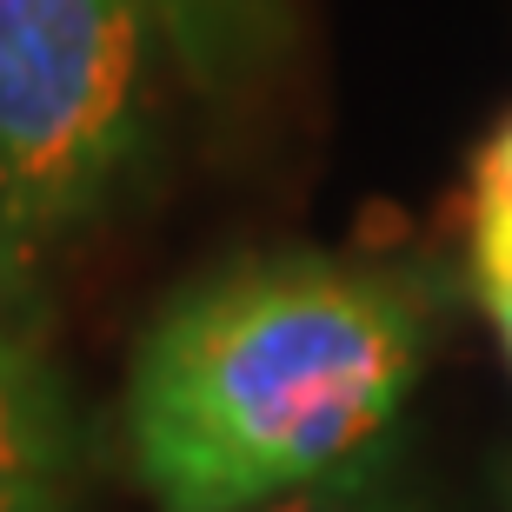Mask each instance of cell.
<instances>
[{
  "label": "cell",
  "instance_id": "obj_7",
  "mask_svg": "<svg viewBox=\"0 0 512 512\" xmlns=\"http://www.w3.org/2000/svg\"><path fill=\"white\" fill-rule=\"evenodd\" d=\"M479 306L493 313L499 326V346H506V360H512V266H499V273H479Z\"/></svg>",
  "mask_w": 512,
  "mask_h": 512
},
{
  "label": "cell",
  "instance_id": "obj_5",
  "mask_svg": "<svg viewBox=\"0 0 512 512\" xmlns=\"http://www.w3.org/2000/svg\"><path fill=\"white\" fill-rule=\"evenodd\" d=\"M466 227H473V280L512 266V114L499 120L473 153V193H466Z\"/></svg>",
  "mask_w": 512,
  "mask_h": 512
},
{
  "label": "cell",
  "instance_id": "obj_2",
  "mask_svg": "<svg viewBox=\"0 0 512 512\" xmlns=\"http://www.w3.org/2000/svg\"><path fill=\"white\" fill-rule=\"evenodd\" d=\"M173 60L160 0H0V313L34 326L60 260L120 200Z\"/></svg>",
  "mask_w": 512,
  "mask_h": 512
},
{
  "label": "cell",
  "instance_id": "obj_6",
  "mask_svg": "<svg viewBox=\"0 0 512 512\" xmlns=\"http://www.w3.org/2000/svg\"><path fill=\"white\" fill-rule=\"evenodd\" d=\"M253 512H426V499L399 479V466L386 453L360 459L353 473L340 479H320V486H306V493H286V499H266Z\"/></svg>",
  "mask_w": 512,
  "mask_h": 512
},
{
  "label": "cell",
  "instance_id": "obj_3",
  "mask_svg": "<svg viewBox=\"0 0 512 512\" xmlns=\"http://www.w3.org/2000/svg\"><path fill=\"white\" fill-rule=\"evenodd\" d=\"M80 446L67 393L0 313V512H74Z\"/></svg>",
  "mask_w": 512,
  "mask_h": 512
},
{
  "label": "cell",
  "instance_id": "obj_4",
  "mask_svg": "<svg viewBox=\"0 0 512 512\" xmlns=\"http://www.w3.org/2000/svg\"><path fill=\"white\" fill-rule=\"evenodd\" d=\"M160 14H167L173 67L207 94L260 74L293 34L286 0H160Z\"/></svg>",
  "mask_w": 512,
  "mask_h": 512
},
{
  "label": "cell",
  "instance_id": "obj_1",
  "mask_svg": "<svg viewBox=\"0 0 512 512\" xmlns=\"http://www.w3.org/2000/svg\"><path fill=\"white\" fill-rule=\"evenodd\" d=\"M439 326L426 273L247 253L187 280L133 346L120 433L160 512H253L386 453Z\"/></svg>",
  "mask_w": 512,
  "mask_h": 512
}]
</instances>
